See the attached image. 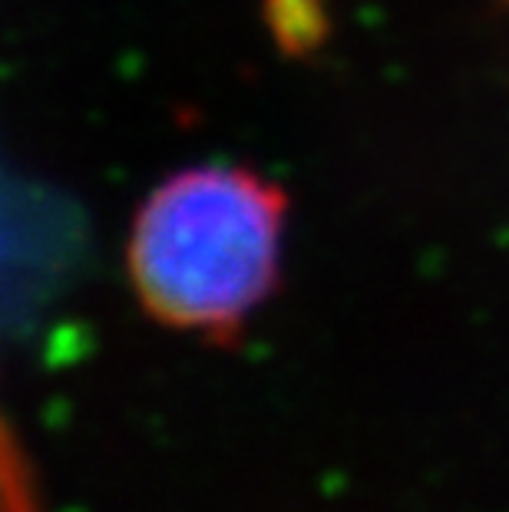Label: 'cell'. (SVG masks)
Instances as JSON below:
<instances>
[{
    "mask_svg": "<svg viewBox=\"0 0 509 512\" xmlns=\"http://www.w3.org/2000/svg\"><path fill=\"white\" fill-rule=\"evenodd\" d=\"M0 512H37L27 463L0 417Z\"/></svg>",
    "mask_w": 509,
    "mask_h": 512,
    "instance_id": "7a4b0ae2",
    "label": "cell"
},
{
    "mask_svg": "<svg viewBox=\"0 0 509 512\" xmlns=\"http://www.w3.org/2000/svg\"><path fill=\"white\" fill-rule=\"evenodd\" d=\"M288 195L245 166H192L139 205L126 245L129 281L149 318L232 341L281 278Z\"/></svg>",
    "mask_w": 509,
    "mask_h": 512,
    "instance_id": "6da1fadb",
    "label": "cell"
}]
</instances>
